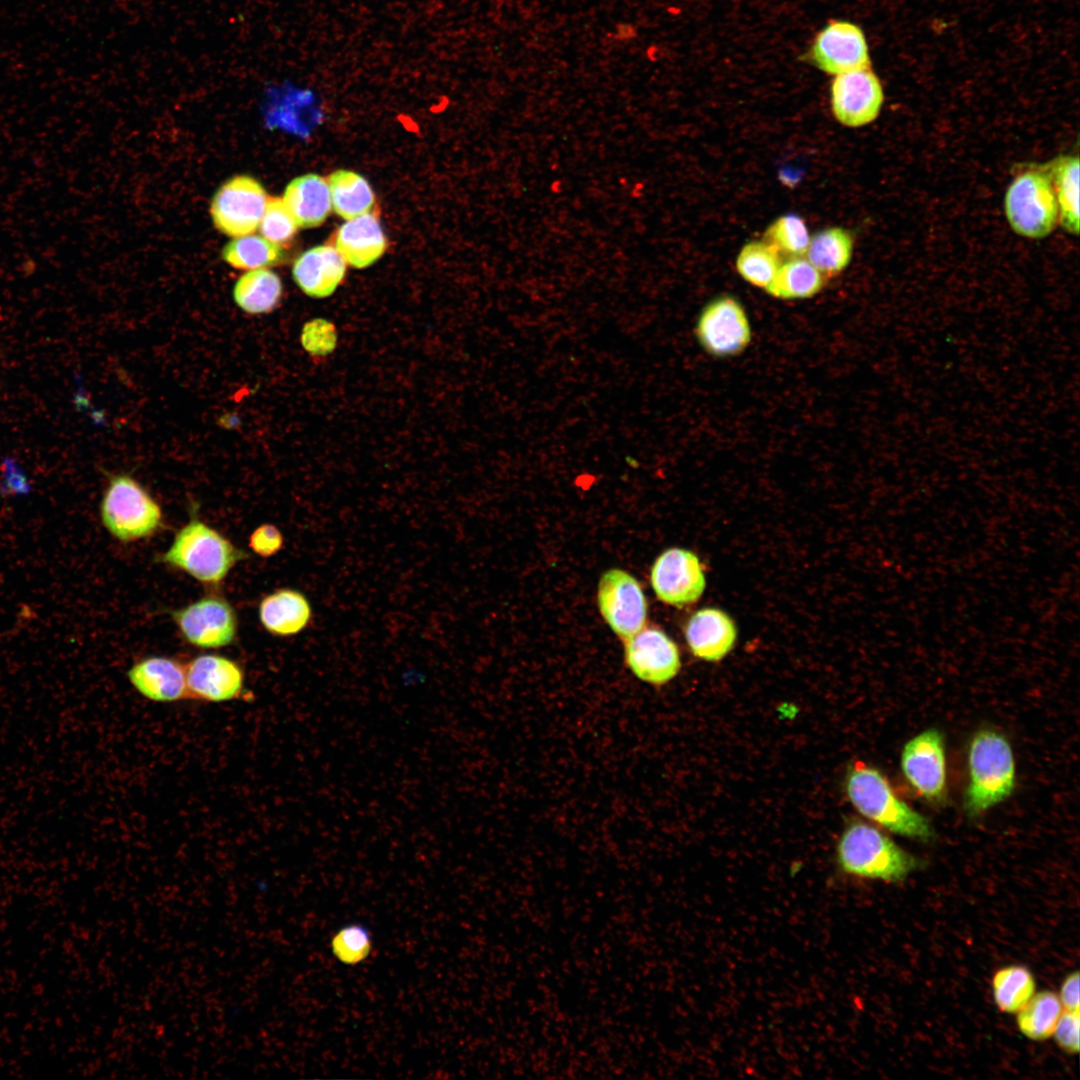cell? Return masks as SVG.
I'll return each mask as SVG.
<instances>
[{"instance_id":"2","label":"cell","mask_w":1080,"mask_h":1080,"mask_svg":"<svg viewBox=\"0 0 1080 1080\" xmlns=\"http://www.w3.org/2000/svg\"><path fill=\"white\" fill-rule=\"evenodd\" d=\"M844 788L851 804L870 821L908 838L923 842L934 839L930 821L900 799L875 767L859 760L851 763Z\"/></svg>"},{"instance_id":"36","label":"cell","mask_w":1080,"mask_h":1080,"mask_svg":"<svg viewBox=\"0 0 1080 1080\" xmlns=\"http://www.w3.org/2000/svg\"><path fill=\"white\" fill-rule=\"evenodd\" d=\"M1079 1011H1063L1055 1026L1052 1036L1057 1045L1068 1054H1077L1079 1045Z\"/></svg>"},{"instance_id":"10","label":"cell","mask_w":1080,"mask_h":1080,"mask_svg":"<svg viewBox=\"0 0 1080 1080\" xmlns=\"http://www.w3.org/2000/svg\"><path fill=\"white\" fill-rule=\"evenodd\" d=\"M597 601L602 617L623 641L646 624L648 606L641 585L622 569L612 568L603 573Z\"/></svg>"},{"instance_id":"21","label":"cell","mask_w":1080,"mask_h":1080,"mask_svg":"<svg viewBox=\"0 0 1080 1080\" xmlns=\"http://www.w3.org/2000/svg\"><path fill=\"white\" fill-rule=\"evenodd\" d=\"M258 616L263 628L277 637H292L306 630L313 619L307 596L293 588H280L259 603Z\"/></svg>"},{"instance_id":"12","label":"cell","mask_w":1080,"mask_h":1080,"mask_svg":"<svg viewBox=\"0 0 1080 1080\" xmlns=\"http://www.w3.org/2000/svg\"><path fill=\"white\" fill-rule=\"evenodd\" d=\"M901 770L924 799L941 802L946 796V760L942 733L926 729L911 738L901 753Z\"/></svg>"},{"instance_id":"4","label":"cell","mask_w":1080,"mask_h":1080,"mask_svg":"<svg viewBox=\"0 0 1080 1080\" xmlns=\"http://www.w3.org/2000/svg\"><path fill=\"white\" fill-rule=\"evenodd\" d=\"M1015 788V763L1007 738L993 729H982L968 749V784L964 809L977 816L1008 798Z\"/></svg>"},{"instance_id":"17","label":"cell","mask_w":1080,"mask_h":1080,"mask_svg":"<svg viewBox=\"0 0 1080 1080\" xmlns=\"http://www.w3.org/2000/svg\"><path fill=\"white\" fill-rule=\"evenodd\" d=\"M133 688L156 703L188 699L185 664L166 656H149L136 661L127 671Z\"/></svg>"},{"instance_id":"23","label":"cell","mask_w":1080,"mask_h":1080,"mask_svg":"<svg viewBox=\"0 0 1080 1080\" xmlns=\"http://www.w3.org/2000/svg\"><path fill=\"white\" fill-rule=\"evenodd\" d=\"M1048 171L1059 208V223L1073 235L1079 233V157L1060 155L1043 164Z\"/></svg>"},{"instance_id":"20","label":"cell","mask_w":1080,"mask_h":1080,"mask_svg":"<svg viewBox=\"0 0 1080 1080\" xmlns=\"http://www.w3.org/2000/svg\"><path fill=\"white\" fill-rule=\"evenodd\" d=\"M334 247L346 264L365 268L385 252L387 239L375 212L346 220L335 233Z\"/></svg>"},{"instance_id":"1","label":"cell","mask_w":1080,"mask_h":1080,"mask_svg":"<svg viewBox=\"0 0 1080 1080\" xmlns=\"http://www.w3.org/2000/svg\"><path fill=\"white\" fill-rule=\"evenodd\" d=\"M835 860L843 874L896 883L925 864L873 825L849 821L836 845Z\"/></svg>"},{"instance_id":"28","label":"cell","mask_w":1080,"mask_h":1080,"mask_svg":"<svg viewBox=\"0 0 1080 1080\" xmlns=\"http://www.w3.org/2000/svg\"><path fill=\"white\" fill-rule=\"evenodd\" d=\"M1062 1012L1063 1006L1056 993L1048 990L1034 993L1017 1012V1027L1026 1038L1043 1041L1052 1036Z\"/></svg>"},{"instance_id":"35","label":"cell","mask_w":1080,"mask_h":1080,"mask_svg":"<svg viewBox=\"0 0 1080 1080\" xmlns=\"http://www.w3.org/2000/svg\"><path fill=\"white\" fill-rule=\"evenodd\" d=\"M249 547L258 556L268 558L284 547V536L274 524L265 523L254 529L249 537Z\"/></svg>"},{"instance_id":"26","label":"cell","mask_w":1080,"mask_h":1080,"mask_svg":"<svg viewBox=\"0 0 1080 1080\" xmlns=\"http://www.w3.org/2000/svg\"><path fill=\"white\" fill-rule=\"evenodd\" d=\"M327 181L332 209L338 216L350 220L372 211L375 195L363 176L349 170H337Z\"/></svg>"},{"instance_id":"31","label":"cell","mask_w":1080,"mask_h":1080,"mask_svg":"<svg viewBox=\"0 0 1080 1080\" xmlns=\"http://www.w3.org/2000/svg\"><path fill=\"white\" fill-rule=\"evenodd\" d=\"M782 257L765 241H750L745 244L736 259V269L740 276L750 284L766 288L774 278Z\"/></svg>"},{"instance_id":"30","label":"cell","mask_w":1080,"mask_h":1080,"mask_svg":"<svg viewBox=\"0 0 1080 1080\" xmlns=\"http://www.w3.org/2000/svg\"><path fill=\"white\" fill-rule=\"evenodd\" d=\"M223 259L232 267L243 270L267 268L282 261L281 246L262 235L234 237L222 251Z\"/></svg>"},{"instance_id":"37","label":"cell","mask_w":1080,"mask_h":1080,"mask_svg":"<svg viewBox=\"0 0 1080 1080\" xmlns=\"http://www.w3.org/2000/svg\"><path fill=\"white\" fill-rule=\"evenodd\" d=\"M334 336L333 327L328 322L318 319L304 326L301 340L307 351L320 353V350H322L320 341L329 349L330 345L334 346Z\"/></svg>"},{"instance_id":"27","label":"cell","mask_w":1080,"mask_h":1080,"mask_svg":"<svg viewBox=\"0 0 1080 1080\" xmlns=\"http://www.w3.org/2000/svg\"><path fill=\"white\" fill-rule=\"evenodd\" d=\"M280 277L267 268L249 270L236 282L233 297L236 304L249 314L271 312L282 296Z\"/></svg>"},{"instance_id":"5","label":"cell","mask_w":1080,"mask_h":1080,"mask_svg":"<svg viewBox=\"0 0 1080 1080\" xmlns=\"http://www.w3.org/2000/svg\"><path fill=\"white\" fill-rule=\"evenodd\" d=\"M105 529L121 542H134L155 535L164 523L159 504L128 474L113 475L100 503Z\"/></svg>"},{"instance_id":"7","label":"cell","mask_w":1080,"mask_h":1080,"mask_svg":"<svg viewBox=\"0 0 1080 1080\" xmlns=\"http://www.w3.org/2000/svg\"><path fill=\"white\" fill-rule=\"evenodd\" d=\"M695 336L706 353L727 358L741 354L749 346L752 333L742 304L724 295L703 307L696 321Z\"/></svg>"},{"instance_id":"34","label":"cell","mask_w":1080,"mask_h":1080,"mask_svg":"<svg viewBox=\"0 0 1080 1080\" xmlns=\"http://www.w3.org/2000/svg\"><path fill=\"white\" fill-rule=\"evenodd\" d=\"M331 948L339 961L345 964H357L370 954L371 937L365 927L349 925L333 936Z\"/></svg>"},{"instance_id":"9","label":"cell","mask_w":1080,"mask_h":1080,"mask_svg":"<svg viewBox=\"0 0 1080 1080\" xmlns=\"http://www.w3.org/2000/svg\"><path fill=\"white\" fill-rule=\"evenodd\" d=\"M268 196L263 186L250 176H235L226 181L211 202V216L222 233L239 237L259 228Z\"/></svg>"},{"instance_id":"15","label":"cell","mask_w":1080,"mask_h":1080,"mask_svg":"<svg viewBox=\"0 0 1080 1080\" xmlns=\"http://www.w3.org/2000/svg\"><path fill=\"white\" fill-rule=\"evenodd\" d=\"M830 92L832 112L847 127L873 122L884 101L881 82L871 66L836 75Z\"/></svg>"},{"instance_id":"29","label":"cell","mask_w":1080,"mask_h":1080,"mask_svg":"<svg viewBox=\"0 0 1080 1080\" xmlns=\"http://www.w3.org/2000/svg\"><path fill=\"white\" fill-rule=\"evenodd\" d=\"M1035 992V978L1025 966L1009 965L997 970L993 975V999L1001 1012L1017 1013Z\"/></svg>"},{"instance_id":"13","label":"cell","mask_w":1080,"mask_h":1080,"mask_svg":"<svg viewBox=\"0 0 1080 1080\" xmlns=\"http://www.w3.org/2000/svg\"><path fill=\"white\" fill-rule=\"evenodd\" d=\"M804 57L821 71L835 76L871 66L862 29L843 20H832L820 30Z\"/></svg>"},{"instance_id":"18","label":"cell","mask_w":1080,"mask_h":1080,"mask_svg":"<svg viewBox=\"0 0 1080 1080\" xmlns=\"http://www.w3.org/2000/svg\"><path fill=\"white\" fill-rule=\"evenodd\" d=\"M684 635L692 654L702 660H722L734 647L737 627L723 610L706 607L697 610L687 621Z\"/></svg>"},{"instance_id":"11","label":"cell","mask_w":1080,"mask_h":1080,"mask_svg":"<svg viewBox=\"0 0 1080 1080\" xmlns=\"http://www.w3.org/2000/svg\"><path fill=\"white\" fill-rule=\"evenodd\" d=\"M650 580L657 598L678 608L697 602L706 587L698 556L677 547L665 550L656 558L651 567Z\"/></svg>"},{"instance_id":"3","label":"cell","mask_w":1080,"mask_h":1080,"mask_svg":"<svg viewBox=\"0 0 1080 1080\" xmlns=\"http://www.w3.org/2000/svg\"><path fill=\"white\" fill-rule=\"evenodd\" d=\"M250 555L191 511L190 518L156 560L206 585L220 584L234 566Z\"/></svg>"},{"instance_id":"8","label":"cell","mask_w":1080,"mask_h":1080,"mask_svg":"<svg viewBox=\"0 0 1080 1080\" xmlns=\"http://www.w3.org/2000/svg\"><path fill=\"white\" fill-rule=\"evenodd\" d=\"M171 617L185 641L195 647H225L232 644L237 636L236 611L221 595H205L184 607L172 610Z\"/></svg>"},{"instance_id":"24","label":"cell","mask_w":1080,"mask_h":1080,"mask_svg":"<svg viewBox=\"0 0 1080 1080\" xmlns=\"http://www.w3.org/2000/svg\"><path fill=\"white\" fill-rule=\"evenodd\" d=\"M826 280L806 258L794 257L781 263L765 290L778 299H805L819 293Z\"/></svg>"},{"instance_id":"14","label":"cell","mask_w":1080,"mask_h":1080,"mask_svg":"<svg viewBox=\"0 0 1080 1080\" xmlns=\"http://www.w3.org/2000/svg\"><path fill=\"white\" fill-rule=\"evenodd\" d=\"M623 642L625 664L639 680L662 686L679 673L678 647L661 629L644 626Z\"/></svg>"},{"instance_id":"32","label":"cell","mask_w":1080,"mask_h":1080,"mask_svg":"<svg viewBox=\"0 0 1080 1080\" xmlns=\"http://www.w3.org/2000/svg\"><path fill=\"white\" fill-rule=\"evenodd\" d=\"M763 241L787 259L803 257L810 241L804 220L794 214L783 215L773 221L764 233Z\"/></svg>"},{"instance_id":"33","label":"cell","mask_w":1080,"mask_h":1080,"mask_svg":"<svg viewBox=\"0 0 1080 1080\" xmlns=\"http://www.w3.org/2000/svg\"><path fill=\"white\" fill-rule=\"evenodd\" d=\"M298 228L296 220L283 199L269 197L259 225L261 235L281 246L294 238Z\"/></svg>"},{"instance_id":"25","label":"cell","mask_w":1080,"mask_h":1080,"mask_svg":"<svg viewBox=\"0 0 1080 1080\" xmlns=\"http://www.w3.org/2000/svg\"><path fill=\"white\" fill-rule=\"evenodd\" d=\"M853 237L841 227H831L814 234L806 250V259L827 279L839 275L850 263Z\"/></svg>"},{"instance_id":"6","label":"cell","mask_w":1080,"mask_h":1080,"mask_svg":"<svg viewBox=\"0 0 1080 1080\" xmlns=\"http://www.w3.org/2000/svg\"><path fill=\"white\" fill-rule=\"evenodd\" d=\"M1004 211L1013 231L1029 239H1041L1059 223V208L1052 179L1044 165L1018 173L1004 197Z\"/></svg>"},{"instance_id":"16","label":"cell","mask_w":1080,"mask_h":1080,"mask_svg":"<svg viewBox=\"0 0 1080 1080\" xmlns=\"http://www.w3.org/2000/svg\"><path fill=\"white\" fill-rule=\"evenodd\" d=\"M188 699L222 703L240 699L245 675L234 660L218 654H201L185 664Z\"/></svg>"},{"instance_id":"38","label":"cell","mask_w":1080,"mask_h":1080,"mask_svg":"<svg viewBox=\"0 0 1080 1080\" xmlns=\"http://www.w3.org/2000/svg\"><path fill=\"white\" fill-rule=\"evenodd\" d=\"M4 478L1 491L9 495L25 494L29 490V484L24 474L10 459L4 463Z\"/></svg>"},{"instance_id":"39","label":"cell","mask_w":1080,"mask_h":1080,"mask_svg":"<svg viewBox=\"0 0 1080 1080\" xmlns=\"http://www.w3.org/2000/svg\"><path fill=\"white\" fill-rule=\"evenodd\" d=\"M1079 972L1074 971L1063 980L1059 999L1066 1011H1079Z\"/></svg>"},{"instance_id":"19","label":"cell","mask_w":1080,"mask_h":1080,"mask_svg":"<svg viewBox=\"0 0 1080 1080\" xmlns=\"http://www.w3.org/2000/svg\"><path fill=\"white\" fill-rule=\"evenodd\" d=\"M346 265L334 246L321 245L308 249L295 260L292 275L306 295L324 298L333 294L340 285Z\"/></svg>"},{"instance_id":"22","label":"cell","mask_w":1080,"mask_h":1080,"mask_svg":"<svg viewBox=\"0 0 1080 1080\" xmlns=\"http://www.w3.org/2000/svg\"><path fill=\"white\" fill-rule=\"evenodd\" d=\"M282 199L302 228L321 225L332 210L328 181L317 174L293 179L286 186Z\"/></svg>"}]
</instances>
